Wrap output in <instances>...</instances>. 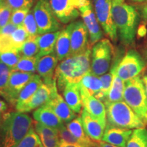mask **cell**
Here are the masks:
<instances>
[{"label": "cell", "mask_w": 147, "mask_h": 147, "mask_svg": "<svg viewBox=\"0 0 147 147\" xmlns=\"http://www.w3.org/2000/svg\"><path fill=\"white\" fill-rule=\"evenodd\" d=\"M90 48L80 54L70 56L62 61L57 67L55 77L57 86L63 91L69 83L78 84L82 78L91 71Z\"/></svg>", "instance_id": "cell-1"}, {"label": "cell", "mask_w": 147, "mask_h": 147, "mask_svg": "<svg viewBox=\"0 0 147 147\" xmlns=\"http://www.w3.org/2000/svg\"><path fill=\"white\" fill-rule=\"evenodd\" d=\"M112 14L121 42L125 46L133 45L140 22L138 11L124 0H113Z\"/></svg>", "instance_id": "cell-2"}, {"label": "cell", "mask_w": 147, "mask_h": 147, "mask_svg": "<svg viewBox=\"0 0 147 147\" xmlns=\"http://www.w3.org/2000/svg\"><path fill=\"white\" fill-rule=\"evenodd\" d=\"M32 117L27 113L13 112L3 116L0 127L1 147H16L33 127Z\"/></svg>", "instance_id": "cell-3"}, {"label": "cell", "mask_w": 147, "mask_h": 147, "mask_svg": "<svg viewBox=\"0 0 147 147\" xmlns=\"http://www.w3.org/2000/svg\"><path fill=\"white\" fill-rule=\"evenodd\" d=\"M107 124L135 129L144 127L145 123L124 101L105 103Z\"/></svg>", "instance_id": "cell-4"}, {"label": "cell", "mask_w": 147, "mask_h": 147, "mask_svg": "<svg viewBox=\"0 0 147 147\" xmlns=\"http://www.w3.org/2000/svg\"><path fill=\"white\" fill-rule=\"evenodd\" d=\"M123 101L145 124L147 123V97L141 77L138 76L125 82Z\"/></svg>", "instance_id": "cell-5"}, {"label": "cell", "mask_w": 147, "mask_h": 147, "mask_svg": "<svg viewBox=\"0 0 147 147\" xmlns=\"http://www.w3.org/2000/svg\"><path fill=\"white\" fill-rule=\"evenodd\" d=\"M114 49L109 40L103 39L95 43L91 51V72L97 76L107 73L110 69Z\"/></svg>", "instance_id": "cell-6"}, {"label": "cell", "mask_w": 147, "mask_h": 147, "mask_svg": "<svg viewBox=\"0 0 147 147\" xmlns=\"http://www.w3.org/2000/svg\"><path fill=\"white\" fill-rule=\"evenodd\" d=\"M32 10L38 25V34L59 31L61 24L53 13L49 0H38Z\"/></svg>", "instance_id": "cell-7"}, {"label": "cell", "mask_w": 147, "mask_h": 147, "mask_svg": "<svg viewBox=\"0 0 147 147\" xmlns=\"http://www.w3.org/2000/svg\"><path fill=\"white\" fill-rule=\"evenodd\" d=\"M55 16L61 23L66 24L76 19L80 8L91 3V0H49Z\"/></svg>", "instance_id": "cell-8"}, {"label": "cell", "mask_w": 147, "mask_h": 147, "mask_svg": "<svg viewBox=\"0 0 147 147\" xmlns=\"http://www.w3.org/2000/svg\"><path fill=\"white\" fill-rule=\"evenodd\" d=\"M145 67V63L137 51L129 50L121 59L117 67V76L124 82L139 76Z\"/></svg>", "instance_id": "cell-9"}, {"label": "cell", "mask_w": 147, "mask_h": 147, "mask_svg": "<svg viewBox=\"0 0 147 147\" xmlns=\"http://www.w3.org/2000/svg\"><path fill=\"white\" fill-rule=\"evenodd\" d=\"M113 0H94L95 12L99 23L105 34L114 43L118 38L117 31L112 14Z\"/></svg>", "instance_id": "cell-10"}, {"label": "cell", "mask_w": 147, "mask_h": 147, "mask_svg": "<svg viewBox=\"0 0 147 147\" xmlns=\"http://www.w3.org/2000/svg\"><path fill=\"white\" fill-rule=\"evenodd\" d=\"M57 94V82H55L51 85H48L43 82L29 102L20 107L16 108V111L26 113L38 109V108L48 104Z\"/></svg>", "instance_id": "cell-11"}, {"label": "cell", "mask_w": 147, "mask_h": 147, "mask_svg": "<svg viewBox=\"0 0 147 147\" xmlns=\"http://www.w3.org/2000/svg\"><path fill=\"white\" fill-rule=\"evenodd\" d=\"M68 27L70 33V56L80 54L89 49L88 43L89 32L84 22L81 21L73 22L69 24Z\"/></svg>", "instance_id": "cell-12"}, {"label": "cell", "mask_w": 147, "mask_h": 147, "mask_svg": "<svg viewBox=\"0 0 147 147\" xmlns=\"http://www.w3.org/2000/svg\"><path fill=\"white\" fill-rule=\"evenodd\" d=\"M34 74L32 73L13 71L12 69L5 100L11 104H16L20 93L30 81Z\"/></svg>", "instance_id": "cell-13"}, {"label": "cell", "mask_w": 147, "mask_h": 147, "mask_svg": "<svg viewBox=\"0 0 147 147\" xmlns=\"http://www.w3.org/2000/svg\"><path fill=\"white\" fill-rule=\"evenodd\" d=\"M80 86V85H79ZM82 104L84 109L92 117L98 120L103 125L106 127V110L105 104L93 95H90L83 88L80 87Z\"/></svg>", "instance_id": "cell-14"}, {"label": "cell", "mask_w": 147, "mask_h": 147, "mask_svg": "<svg viewBox=\"0 0 147 147\" xmlns=\"http://www.w3.org/2000/svg\"><path fill=\"white\" fill-rule=\"evenodd\" d=\"M58 61L55 53L38 59L36 64V71L43 80L44 83L51 85L57 82L55 73L57 67Z\"/></svg>", "instance_id": "cell-15"}, {"label": "cell", "mask_w": 147, "mask_h": 147, "mask_svg": "<svg viewBox=\"0 0 147 147\" xmlns=\"http://www.w3.org/2000/svg\"><path fill=\"white\" fill-rule=\"evenodd\" d=\"M79 10L84 25H86L89 32L90 42L91 45H94L100 41L102 38L103 33L95 13L93 11L91 3L81 7Z\"/></svg>", "instance_id": "cell-16"}, {"label": "cell", "mask_w": 147, "mask_h": 147, "mask_svg": "<svg viewBox=\"0 0 147 147\" xmlns=\"http://www.w3.org/2000/svg\"><path fill=\"white\" fill-rule=\"evenodd\" d=\"M132 131L131 129L106 124L102 141L118 147H126Z\"/></svg>", "instance_id": "cell-17"}, {"label": "cell", "mask_w": 147, "mask_h": 147, "mask_svg": "<svg viewBox=\"0 0 147 147\" xmlns=\"http://www.w3.org/2000/svg\"><path fill=\"white\" fill-rule=\"evenodd\" d=\"M81 119L84 131L88 136L93 141L102 140L106 127L84 109L82 111Z\"/></svg>", "instance_id": "cell-18"}, {"label": "cell", "mask_w": 147, "mask_h": 147, "mask_svg": "<svg viewBox=\"0 0 147 147\" xmlns=\"http://www.w3.org/2000/svg\"><path fill=\"white\" fill-rule=\"evenodd\" d=\"M33 117L36 122L57 130L64 126L63 121L55 115L47 104L35 110L33 113Z\"/></svg>", "instance_id": "cell-19"}, {"label": "cell", "mask_w": 147, "mask_h": 147, "mask_svg": "<svg viewBox=\"0 0 147 147\" xmlns=\"http://www.w3.org/2000/svg\"><path fill=\"white\" fill-rule=\"evenodd\" d=\"M47 105L65 123L70 122L76 117V113L71 109L64 98L59 93L47 104Z\"/></svg>", "instance_id": "cell-20"}, {"label": "cell", "mask_w": 147, "mask_h": 147, "mask_svg": "<svg viewBox=\"0 0 147 147\" xmlns=\"http://www.w3.org/2000/svg\"><path fill=\"white\" fill-rule=\"evenodd\" d=\"M64 100L75 113H80L82 107L81 94L79 84L69 83L63 91Z\"/></svg>", "instance_id": "cell-21"}, {"label": "cell", "mask_w": 147, "mask_h": 147, "mask_svg": "<svg viewBox=\"0 0 147 147\" xmlns=\"http://www.w3.org/2000/svg\"><path fill=\"white\" fill-rule=\"evenodd\" d=\"M120 61L117 59L113 63L112 67L113 68L114 76L113 80L112 82L111 88H110V92L108 93L107 100L104 104L106 102H117L123 101V92L125 88V82L121 78L117 76V67L118 66Z\"/></svg>", "instance_id": "cell-22"}, {"label": "cell", "mask_w": 147, "mask_h": 147, "mask_svg": "<svg viewBox=\"0 0 147 147\" xmlns=\"http://www.w3.org/2000/svg\"><path fill=\"white\" fill-rule=\"evenodd\" d=\"M55 53L59 61H63L70 57V33L68 26L61 31L57 40Z\"/></svg>", "instance_id": "cell-23"}, {"label": "cell", "mask_w": 147, "mask_h": 147, "mask_svg": "<svg viewBox=\"0 0 147 147\" xmlns=\"http://www.w3.org/2000/svg\"><path fill=\"white\" fill-rule=\"evenodd\" d=\"M60 32V31H58L56 32L47 33V34L40 35L38 38L39 53L36 55L38 58L40 59L45 55L55 53L57 40Z\"/></svg>", "instance_id": "cell-24"}, {"label": "cell", "mask_w": 147, "mask_h": 147, "mask_svg": "<svg viewBox=\"0 0 147 147\" xmlns=\"http://www.w3.org/2000/svg\"><path fill=\"white\" fill-rule=\"evenodd\" d=\"M42 83H43V81L41 77L38 74H34L30 81L27 84V85L20 93L16 104V108L20 107L25 103L29 102Z\"/></svg>", "instance_id": "cell-25"}, {"label": "cell", "mask_w": 147, "mask_h": 147, "mask_svg": "<svg viewBox=\"0 0 147 147\" xmlns=\"http://www.w3.org/2000/svg\"><path fill=\"white\" fill-rule=\"evenodd\" d=\"M66 127L79 141L80 144L91 146L94 141L86 134L82 125L81 117H76L70 122L66 123Z\"/></svg>", "instance_id": "cell-26"}, {"label": "cell", "mask_w": 147, "mask_h": 147, "mask_svg": "<svg viewBox=\"0 0 147 147\" xmlns=\"http://www.w3.org/2000/svg\"><path fill=\"white\" fill-rule=\"evenodd\" d=\"M78 84L80 87L83 88L90 95L94 97L100 93L102 88V83L100 76L93 74L91 71L82 78Z\"/></svg>", "instance_id": "cell-27"}, {"label": "cell", "mask_w": 147, "mask_h": 147, "mask_svg": "<svg viewBox=\"0 0 147 147\" xmlns=\"http://www.w3.org/2000/svg\"><path fill=\"white\" fill-rule=\"evenodd\" d=\"M126 147H147L146 129L142 127L134 129Z\"/></svg>", "instance_id": "cell-28"}, {"label": "cell", "mask_w": 147, "mask_h": 147, "mask_svg": "<svg viewBox=\"0 0 147 147\" xmlns=\"http://www.w3.org/2000/svg\"><path fill=\"white\" fill-rule=\"evenodd\" d=\"M39 36L40 35H36V36L28 37L20 50L22 56L34 57L38 54L39 53V46H38Z\"/></svg>", "instance_id": "cell-29"}, {"label": "cell", "mask_w": 147, "mask_h": 147, "mask_svg": "<svg viewBox=\"0 0 147 147\" xmlns=\"http://www.w3.org/2000/svg\"><path fill=\"white\" fill-rule=\"evenodd\" d=\"M38 59L36 55L34 57L22 56L17 65L12 70L34 74L36 71V64Z\"/></svg>", "instance_id": "cell-30"}, {"label": "cell", "mask_w": 147, "mask_h": 147, "mask_svg": "<svg viewBox=\"0 0 147 147\" xmlns=\"http://www.w3.org/2000/svg\"><path fill=\"white\" fill-rule=\"evenodd\" d=\"M113 68L111 67L110 72L106 73L105 74L100 76V78L102 83V88L100 93L97 95L95 97L100 101H102L103 103L105 102L106 100H107L108 93H109L110 88H111L112 82H113Z\"/></svg>", "instance_id": "cell-31"}, {"label": "cell", "mask_w": 147, "mask_h": 147, "mask_svg": "<svg viewBox=\"0 0 147 147\" xmlns=\"http://www.w3.org/2000/svg\"><path fill=\"white\" fill-rule=\"evenodd\" d=\"M12 69L0 61V96L5 98Z\"/></svg>", "instance_id": "cell-32"}, {"label": "cell", "mask_w": 147, "mask_h": 147, "mask_svg": "<svg viewBox=\"0 0 147 147\" xmlns=\"http://www.w3.org/2000/svg\"><path fill=\"white\" fill-rule=\"evenodd\" d=\"M28 37V33L23 25L18 27L17 29L13 32V34L11 35V40H12L14 49L20 51Z\"/></svg>", "instance_id": "cell-33"}, {"label": "cell", "mask_w": 147, "mask_h": 147, "mask_svg": "<svg viewBox=\"0 0 147 147\" xmlns=\"http://www.w3.org/2000/svg\"><path fill=\"white\" fill-rule=\"evenodd\" d=\"M16 147H44L39 136L37 134L34 128L32 127L27 136L22 140Z\"/></svg>", "instance_id": "cell-34"}, {"label": "cell", "mask_w": 147, "mask_h": 147, "mask_svg": "<svg viewBox=\"0 0 147 147\" xmlns=\"http://www.w3.org/2000/svg\"><path fill=\"white\" fill-rule=\"evenodd\" d=\"M22 55L18 51L0 53V61L11 69H14L21 59Z\"/></svg>", "instance_id": "cell-35"}, {"label": "cell", "mask_w": 147, "mask_h": 147, "mask_svg": "<svg viewBox=\"0 0 147 147\" xmlns=\"http://www.w3.org/2000/svg\"><path fill=\"white\" fill-rule=\"evenodd\" d=\"M23 26L26 29L29 36L39 35L38 32V25L35 19L33 10H29L28 14H27L23 21Z\"/></svg>", "instance_id": "cell-36"}, {"label": "cell", "mask_w": 147, "mask_h": 147, "mask_svg": "<svg viewBox=\"0 0 147 147\" xmlns=\"http://www.w3.org/2000/svg\"><path fill=\"white\" fill-rule=\"evenodd\" d=\"M12 10L5 1L0 0V29L10 22Z\"/></svg>", "instance_id": "cell-37"}, {"label": "cell", "mask_w": 147, "mask_h": 147, "mask_svg": "<svg viewBox=\"0 0 147 147\" xmlns=\"http://www.w3.org/2000/svg\"><path fill=\"white\" fill-rule=\"evenodd\" d=\"M59 138L60 143H67V144H80L79 141L70 133L65 125L62 127L58 130Z\"/></svg>", "instance_id": "cell-38"}, {"label": "cell", "mask_w": 147, "mask_h": 147, "mask_svg": "<svg viewBox=\"0 0 147 147\" xmlns=\"http://www.w3.org/2000/svg\"><path fill=\"white\" fill-rule=\"evenodd\" d=\"M29 9H21L12 11L10 22L16 27L23 25V21L26 17L27 14L29 12Z\"/></svg>", "instance_id": "cell-39"}, {"label": "cell", "mask_w": 147, "mask_h": 147, "mask_svg": "<svg viewBox=\"0 0 147 147\" xmlns=\"http://www.w3.org/2000/svg\"><path fill=\"white\" fill-rule=\"evenodd\" d=\"M6 2L12 11L21 9L30 10L34 3V0H6Z\"/></svg>", "instance_id": "cell-40"}, {"label": "cell", "mask_w": 147, "mask_h": 147, "mask_svg": "<svg viewBox=\"0 0 147 147\" xmlns=\"http://www.w3.org/2000/svg\"><path fill=\"white\" fill-rule=\"evenodd\" d=\"M16 51L12 45L10 36L0 34V53Z\"/></svg>", "instance_id": "cell-41"}, {"label": "cell", "mask_w": 147, "mask_h": 147, "mask_svg": "<svg viewBox=\"0 0 147 147\" xmlns=\"http://www.w3.org/2000/svg\"><path fill=\"white\" fill-rule=\"evenodd\" d=\"M44 147H59L60 145V140L59 135L42 136H39Z\"/></svg>", "instance_id": "cell-42"}, {"label": "cell", "mask_w": 147, "mask_h": 147, "mask_svg": "<svg viewBox=\"0 0 147 147\" xmlns=\"http://www.w3.org/2000/svg\"><path fill=\"white\" fill-rule=\"evenodd\" d=\"M17 27H16V25L9 22L6 25H5L3 28L0 29V34L3 35H7V36H10V35L13 34V32L17 29Z\"/></svg>", "instance_id": "cell-43"}, {"label": "cell", "mask_w": 147, "mask_h": 147, "mask_svg": "<svg viewBox=\"0 0 147 147\" xmlns=\"http://www.w3.org/2000/svg\"><path fill=\"white\" fill-rule=\"evenodd\" d=\"M91 147H118L115 145L110 144L109 143L105 142L104 141L100 140V141H94L93 145Z\"/></svg>", "instance_id": "cell-44"}, {"label": "cell", "mask_w": 147, "mask_h": 147, "mask_svg": "<svg viewBox=\"0 0 147 147\" xmlns=\"http://www.w3.org/2000/svg\"><path fill=\"white\" fill-rule=\"evenodd\" d=\"M141 17H142L143 23L144 24H146L147 23V2L145 3L142 9Z\"/></svg>", "instance_id": "cell-45"}, {"label": "cell", "mask_w": 147, "mask_h": 147, "mask_svg": "<svg viewBox=\"0 0 147 147\" xmlns=\"http://www.w3.org/2000/svg\"><path fill=\"white\" fill-rule=\"evenodd\" d=\"M59 147H91L82 144H67V143H60Z\"/></svg>", "instance_id": "cell-46"}, {"label": "cell", "mask_w": 147, "mask_h": 147, "mask_svg": "<svg viewBox=\"0 0 147 147\" xmlns=\"http://www.w3.org/2000/svg\"><path fill=\"white\" fill-rule=\"evenodd\" d=\"M142 80H143V82H144V89H145V91H146V95L147 97V75H145V76L142 77Z\"/></svg>", "instance_id": "cell-47"}, {"label": "cell", "mask_w": 147, "mask_h": 147, "mask_svg": "<svg viewBox=\"0 0 147 147\" xmlns=\"http://www.w3.org/2000/svg\"><path fill=\"white\" fill-rule=\"evenodd\" d=\"M133 1H136V2H142V1H146V0H133Z\"/></svg>", "instance_id": "cell-48"}, {"label": "cell", "mask_w": 147, "mask_h": 147, "mask_svg": "<svg viewBox=\"0 0 147 147\" xmlns=\"http://www.w3.org/2000/svg\"><path fill=\"white\" fill-rule=\"evenodd\" d=\"M1 115H2V114L0 113V121H1Z\"/></svg>", "instance_id": "cell-49"}, {"label": "cell", "mask_w": 147, "mask_h": 147, "mask_svg": "<svg viewBox=\"0 0 147 147\" xmlns=\"http://www.w3.org/2000/svg\"><path fill=\"white\" fill-rule=\"evenodd\" d=\"M3 1H5V0H3Z\"/></svg>", "instance_id": "cell-50"}]
</instances>
